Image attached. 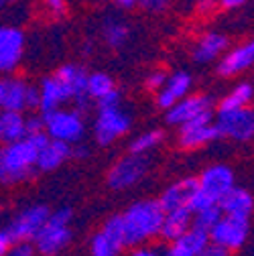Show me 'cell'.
<instances>
[{"label": "cell", "mask_w": 254, "mask_h": 256, "mask_svg": "<svg viewBox=\"0 0 254 256\" xmlns=\"http://www.w3.org/2000/svg\"><path fill=\"white\" fill-rule=\"evenodd\" d=\"M51 142L47 132L26 136L24 140L4 144L0 150V179L4 185H16L30 179L37 171L39 154Z\"/></svg>", "instance_id": "1"}, {"label": "cell", "mask_w": 254, "mask_h": 256, "mask_svg": "<svg viewBox=\"0 0 254 256\" xmlns=\"http://www.w3.org/2000/svg\"><path fill=\"white\" fill-rule=\"evenodd\" d=\"M124 230H126V246H140L146 240L161 236L165 210L158 200H142L132 204L122 212Z\"/></svg>", "instance_id": "2"}, {"label": "cell", "mask_w": 254, "mask_h": 256, "mask_svg": "<svg viewBox=\"0 0 254 256\" xmlns=\"http://www.w3.org/2000/svg\"><path fill=\"white\" fill-rule=\"evenodd\" d=\"M72 210L61 208L51 214L45 228L35 238V248L41 256H57L61 250H66L72 242Z\"/></svg>", "instance_id": "3"}, {"label": "cell", "mask_w": 254, "mask_h": 256, "mask_svg": "<svg viewBox=\"0 0 254 256\" xmlns=\"http://www.w3.org/2000/svg\"><path fill=\"white\" fill-rule=\"evenodd\" d=\"M51 212L47 206H28L24 208L20 214H16L6 226L2 228V232L8 234V238L12 240V244L18 242H35V238L39 236V232L45 228V224L49 222Z\"/></svg>", "instance_id": "4"}, {"label": "cell", "mask_w": 254, "mask_h": 256, "mask_svg": "<svg viewBox=\"0 0 254 256\" xmlns=\"http://www.w3.org/2000/svg\"><path fill=\"white\" fill-rule=\"evenodd\" d=\"M45 118L47 134L53 140H61L68 144H78L84 136L86 124L80 110H55L51 114H41Z\"/></svg>", "instance_id": "5"}, {"label": "cell", "mask_w": 254, "mask_h": 256, "mask_svg": "<svg viewBox=\"0 0 254 256\" xmlns=\"http://www.w3.org/2000/svg\"><path fill=\"white\" fill-rule=\"evenodd\" d=\"M148 171V158L142 154H126L112 165L106 175V183L114 191L128 189L136 185Z\"/></svg>", "instance_id": "6"}, {"label": "cell", "mask_w": 254, "mask_h": 256, "mask_svg": "<svg viewBox=\"0 0 254 256\" xmlns=\"http://www.w3.org/2000/svg\"><path fill=\"white\" fill-rule=\"evenodd\" d=\"M216 124L222 136H228L240 142L254 138V108L240 110H218Z\"/></svg>", "instance_id": "7"}, {"label": "cell", "mask_w": 254, "mask_h": 256, "mask_svg": "<svg viewBox=\"0 0 254 256\" xmlns=\"http://www.w3.org/2000/svg\"><path fill=\"white\" fill-rule=\"evenodd\" d=\"M132 118L128 112H124L122 108L116 110H100L98 118L94 122V136H96L98 144L108 146L120 136H124L130 130Z\"/></svg>", "instance_id": "8"}, {"label": "cell", "mask_w": 254, "mask_h": 256, "mask_svg": "<svg viewBox=\"0 0 254 256\" xmlns=\"http://www.w3.org/2000/svg\"><path fill=\"white\" fill-rule=\"evenodd\" d=\"M222 136L220 128L214 120V114H202L196 120L187 122L179 128V144L183 148H198L204 144H210Z\"/></svg>", "instance_id": "9"}, {"label": "cell", "mask_w": 254, "mask_h": 256, "mask_svg": "<svg viewBox=\"0 0 254 256\" xmlns=\"http://www.w3.org/2000/svg\"><path fill=\"white\" fill-rule=\"evenodd\" d=\"M250 234V222L244 218H232V216H224L222 222L214 228V232L210 234L212 242L226 248V250H238L246 244Z\"/></svg>", "instance_id": "10"}, {"label": "cell", "mask_w": 254, "mask_h": 256, "mask_svg": "<svg viewBox=\"0 0 254 256\" xmlns=\"http://www.w3.org/2000/svg\"><path fill=\"white\" fill-rule=\"evenodd\" d=\"M63 86H66L72 94V102H76V110H86L90 106V94H88V84H90V74L76 63H66L53 74Z\"/></svg>", "instance_id": "11"}, {"label": "cell", "mask_w": 254, "mask_h": 256, "mask_svg": "<svg viewBox=\"0 0 254 256\" xmlns=\"http://www.w3.org/2000/svg\"><path fill=\"white\" fill-rule=\"evenodd\" d=\"M198 179H200V189L204 194H208L216 204H220L236 187L232 169L228 165H222V163L204 169V173Z\"/></svg>", "instance_id": "12"}, {"label": "cell", "mask_w": 254, "mask_h": 256, "mask_svg": "<svg viewBox=\"0 0 254 256\" xmlns=\"http://www.w3.org/2000/svg\"><path fill=\"white\" fill-rule=\"evenodd\" d=\"M24 51V35L16 26L0 28V70L4 74H12Z\"/></svg>", "instance_id": "13"}, {"label": "cell", "mask_w": 254, "mask_h": 256, "mask_svg": "<svg viewBox=\"0 0 254 256\" xmlns=\"http://www.w3.org/2000/svg\"><path fill=\"white\" fill-rule=\"evenodd\" d=\"M212 106H214V102H212L210 96H204V94L187 96L185 100H181L171 110H167L165 120H167V124H175V126L181 128L183 124L196 120L198 116L212 112Z\"/></svg>", "instance_id": "14"}, {"label": "cell", "mask_w": 254, "mask_h": 256, "mask_svg": "<svg viewBox=\"0 0 254 256\" xmlns=\"http://www.w3.org/2000/svg\"><path fill=\"white\" fill-rule=\"evenodd\" d=\"M200 189V179L196 177H185L173 185H169L158 202H161L165 214H171V212H179V210H189V204H192L194 196L198 194Z\"/></svg>", "instance_id": "15"}, {"label": "cell", "mask_w": 254, "mask_h": 256, "mask_svg": "<svg viewBox=\"0 0 254 256\" xmlns=\"http://www.w3.org/2000/svg\"><path fill=\"white\" fill-rule=\"evenodd\" d=\"M30 84L16 76H6L0 82V108L2 112H24L26 110V94Z\"/></svg>", "instance_id": "16"}, {"label": "cell", "mask_w": 254, "mask_h": 256, "mask_svg": "<svg viewBox=\"0 0 254 256\" xmlns=\"http://www.w3.org/2000/svg\"><path fill=\"white\" fill-rule=\"evenodd\" d=\"M192 76L187 72H175L169 76L167 84L163 86L161 92H156V98H154V104L163 110H171L175 104H179L181 100L187 98L189 90H192Z\"/></svg>", "instance_id": "17"}, {"label": "cell", "mask_w": 254, "mask_h": 256, "mask_svg": "<svg viewBox=\"0 0 254 256\" xmlns=\"http://www.w3.org/2000/svg\"><path fill=\"white\" fill-rule=\"evenodd\" d=\"M254 66V39L234 47L218 63V74L222 78H232Z\"/></svg>", "instance_id": "18"}, {"label": "cell", "mask_w": 254, "mask_h": 256, "mask_svg": "<svg viewBox=\"0 0 254 256\" xmlns=\"http://www.w3.org/2000/svg\"><path fill=\"white\" fill-rule=\"evenodd\" d=\"M41 114H51L55 110H61L63 104L72 102L70 90L63 86L55 76H47L41 80Z\"/></svg>", "instance_id": "19"}, {"label": "cell", "mask_w": 254, "mask_h": 256, "mask_svg": "<svg viewBox=\"0 0 254 256\" xmlns=\"http://www.w3.org/2000/svg\"><path fill=\"white\" fill-rule=\"evenodd\" d=\"M212 238L208 232L200 230V228H192L181 240L173 242L163 256H200L204 252L206 246H210Z\"/></svg>", "instance_id": "20"}, {"label": "cell", "mask_w": 254, "mask_h": 256, "mask_svg": "<svg viewBox=\"0 0 254 256\" xmlns=\"http://www.w3.org/2000/svg\"><path fill=\"white\" fill-rule=\"evenodd\" d=\"M220 208L224 212V216L250 220V216L254 212V198L250 191H246L242 187H234L230 194L220 202Z\"/></svg>", "instance_id": "21"}, {"label": "cell", "mask_w": 254, "mask_h": 256, "mask_svg": "<svg viewBox=\"0 0 254 256\" xmlns=\"http://www.w3.org/2000/svg\"><path fill=\"white\" fill-rule=\"evenodd\" d=\"M194 228V214L189 210H179V212H171L165 214V222H163V230H161V238L169 244L181 240L189 230Z\"/></svg>", "instance_id": "22"}, {"label": "cell", "mask_w": 254, "mask_h": 256, "mask_svg": "<svg viewBox=\"0 0 254 256\" xmlns=\"http://www.w3.org/2000/svg\"><path fill=\"white\" fill-rule=\"evenodd\" d=\"M72 154H74V144L51 138V142L39 154L37 171H53V169H57V167H61L63 163H66Z\"/></svg>", "instance_id": "23"}, {"label": "cell", "mask_w": 254, "mask_h": 256, "mask_svg": "<svg viewBox=\"0 0 254 256\" xmlns=\"http://www.w3.org/2000/svg\"><path fill=\"white\" fill-rule=\"evenodd\" d=\"M26 134V118L20 112H2L0 114V140L12 144L24 140Z\"/></svg>", "instance_id": "24"}, {"label": "cell", "mask_w": 254, "mask_h": 256, "mask_svg": "<svg viewBox=\"0 0 254 256\" xmlns=\"http://www.w3.org/2000/svg\"><path fill=\"white\" fill-rule=\"evenodd\" d=\"M228 47V39L220 33H206L198 45L194 47V59L198 63H210L216 57H220L224 53V49Z\"/></svg>", "instance_id": "25"}, {"label": "cell", "mask_w": 254, "mask_h": 256, "mask_svg": "<svg viewBox=\"0 0 254 256\" xmlns=\"http://www.w3.org/2000/svg\"><path fill=\"white\" fill-rule=\"evenodd\" d=\"M254 100V86L248 82L238 84L224 100L220 102L218 110H240V108H250V102Z\"/></svg>", "instance_id": "26"}, {"label": "cell", "mask_w": 254, "mask_h": 256, "mask_svg": "<svg viewBox=\"0 0 254 256\" xmlns=\"http://www.w3.org/2000/svg\"><path fill=\"white\" fill-rule=\"evenodd\" d=\"M128 35H130L128 24H124V22H120L116 18H108L104 22V26H102V37H104L106 45L112 47V49L122 47L126 43V39H128Z\"/></svg>", "instance_id": "27"}, {"label": "cell", "mask_w": 254, "mask_h": 256, "mask_svg": "<svg viewBox=\"0 0 254 256\" xmlns=\"http://www.w3.org/2000/svg\"><path fill=\"white\" fill-rule=\"evenodd\" d=\"M116 90L114 86V80L102 72H96V74H90V84H88V94L92 100H102L106 98L108 94H112Z\"/></svg>", "instance_id": "28"}, {"label": "cell", "mask_w": 254, "mask_h": 256, "mask_svg": "<svg viewBox=\"0 0 254 256\" xmlns=\"http://www.w3.org/2000/svg\"><path fill=\"white\" fill-rule=\"evenodd\" d=\"M122 248L116 246L102 230L94 234L90 240V256H120Z\"/></svg>", "instance_id": "29"}, {"label": "cell", "mask_w": 254, "mask_h": 256, "mask_svg": "<svg viewBox=\"0 0 254 256\" xmlns=\"http://www.w3.org/2000/svg\"><path fill=\"white\" fill-rule=\"evenodd\" d=\"M222 218H224V212H222V208L220 206H214V208L204 210V212H200V214L194 216V228H200V230L212 234L214 228L222 222Z\"/></svg>", "instance_id": "30"}, {"label": "cell", "mask_w": 254, "mask_h": 256, "mask_svg": "<svg viewBox=\"0 0 254 256\" xmlns=\"http://www.w3.org/2000/svg\"><path fill=\"white\" fill-rule=\"evenodd\" d=\"M102 232L120 248L126 246V230H124V218L122 214H116V216H110L104 226H102Z\"/></svg>", "instance_id": "31"}, {"label": "cell", "mask_w": 254, "mask_h": 256, "mask_svg": "<svg viewBox=\"0 0 254 256\" xmlns=\"http://www.w3.org/2000/svg\"><path fill=\"white\" fill-rule=\"evenodd\" d=\"M163 130H148V132H142L140 136H136L132 142H130V154H142L152 150L158 142L163 140Z\"/></svg>", "instance_id": "32"}, {"label": "cell", "mask_w": 254, "mask_h": 256, "mask_svg": "<svg viewBox=\"0 0 254 256\" xmlns=\"http://www.w3.org/2000/svg\"><path fill=\"white\" fill-rule=\"evenodd\" d=\"M214 206H220V204H216L208 194H204L202 189H198V194L194 196L192 204H189V212L196 216V214H200V212H204V210H210V208H214Z\"/></svg>", "instance_id": "33"}, {"label": "cell", "mask_w": 254, "mask_h": 256, "mask_svg": "<svg viewBox=\"0 0 254 256\" xmlns=\"http://www.w3.org/2000/svg\"><path fill=\"white\" fill-rule=\"evenodd\" d=\"M167 80H169V74H167V72H163V70H154V72L146 78V88H148L150 92H161L163 86L167 84Z\"/></svg>", "instance_id": "34"}, {"label": "cell", "mask_w": 254, "mask_h": 256, "mask_svg": "<svg viewBox=\"0 0 254 256\" xmlns=\"http://www.w3.org/2000/svg\"><path fill=\"white\" fill-rule=\"evenodd\" d=\"M120 102H122V94L118 90H114L112 94L106 96V98L96 102L98 104V112L100 110H116V108H120Z\"/></svg>", "instance_id": "35"}, {"label": "cell", "mask_w": 254, "mask_h": 256, "mask_svg": "<svg viewBox=\"0 0 254 256\" xmlns=\"http://www.w3.org/2000/svg\"><path fill=\"white\" fill-rule=\"evenodd\" d=\"M47 132V126H45V118L43 116H28L26 118V134L28 136H35Z\"/></svg>", "instance_id": "36"}, {"label": "cell", "mask_w": 254, "mask_h": 256, "mask_svg": "<svg viewBox=\"0 0 254 256\" xmlns=\"http://www.w3.org/2000/svg\"><path fill=\"white\" fill-rule=\"evenodd\" d=\"M35 252H37V248L33 242H18L8 250L6 256H35Z\"/></svg>", "instance_id": "37"}, {"label": "cell", "mask_w": 254, "mask_h": 256, "mask_svg": "<svg viewBox=\"0 0 254 256\" xmlns=\"http://www.w3.org/2000/svg\"><path fill=\"white\" fill-rule=\"evenodd\" d=\"M41 108V88L30 86L26 94V110H39Z\"/></svg>", "instance_id": "38"}, {"label": "cell", "mask_w": 254, "mask_h": 256, "mask_svg": "<svg viewBox=\"0 0 254 256\" xmlns=\"http://www.w3.org/2000/svg\"><path fill=\"white\" fill-rule=\"evenodd\" d=\"M200 256H230V250H226V248H222V246L210 242V246H206Z\"/></svg>", "instance_id": "39"}, {"label": "cell", "mask_w": 254, "mask_h": 256, "mask_svg": "<svg viewBox=\"0 0 254 256\" xmlns=\"http://www.w3.org/2000/svg\"><path fill=\"white\" fill-rule=\"evenodd\" d=\"M169 2H173V0H138V4H142V6L148 8V10H161V8H165Z\"/></svg>", "instance_id": "40"}, {"label": "cell", "mask_w": 254, "mask_h": 256, "mask_svg": "<svg viewBox=\"0 0 254 256\" xmlns=\"http://www.w3.org/2000/svg\"><path fill=\"white\" fill-rule=\"evenodd\" d=\"M216 6H220V0H200V2H198V10H200L202 14L214 12Z\"/></svg>", "instance_id": "41"}, {"label": "cell", "mask_w": 254, "mask_h": 256, "mask_svg": "<svg viewBox=\"0 0 254 256\" xmlns=\"http://www.w3.org/2000/svg\"><path fill=\"white\" fill-rule=\"evenodd\" d=\"M45 2L53 10V14H57V16H61L66 12V0H45Z\"/></svg>", "instance_id": "42"}, {"label": "cell", "mask_w": 254, "mask_h": 256, "mask_svg": "<svg viewBox=\"0 0 254 256\" xmlns=\"http://www.w3.org/2000/svg\"><path fill=\"white\" fill-rule=\"evenodd\" d=\"M130 256H161L156 250H152V248H134L132 252H130Z\"/></svg>", "instance_id": "43"}, {"label": "cell", "mask_w": 254, "mask_h": 256, "mask_svg": "<svg viewBox=\"0 0 254 256\" xmlns=\"http://www.w3.org/2000/svg\"><path fill=\"white\" fill-rule=\"evenodd\" d=\"M90 154V150H88V146L86 144H74V158H86Z\"/></svg>", "instance_id": "44"}, {"label": "cell", "mask_w": 254, "mask_h": 256, "mask_svg": "<svg viewBox=\"0 0 254 256\" xmlns=\"http://www.w3.org/2000/svg\"><path fill=\"white\" fill-rule=\"evenodd\" d=\"M246 2V0H220V6L222 8H238V6H242Z\"/></svg>", "instance_id": "45"}, {"label": "cell", "mask_w": 254, "mask_h": 256, "mask_svg": "<svg viewBox=\"0 0 254 256\" xmlns=\"http://www.w3.org/2000/svg\"><path fill=\"white\" fill-rule=\"evenodd\" d=\"M114 2L122 8H132L134 4H138V0H114Z\"/></svg>", "instance_id": "46"}, {"label": "cell", "mask_w": 254, "mask_h": 256, "mask_svg": "<svg viewBox=\"0 0 254 256\" xmlns=\"http://www.w3.org/2000/svg\"><path fill=\"white\" fill-rule=\"evenodd\" d=\"M0 2H2V4H8V2H12V0H0Z\"/></svg>", "instance_id": "47"}]
</instances>
